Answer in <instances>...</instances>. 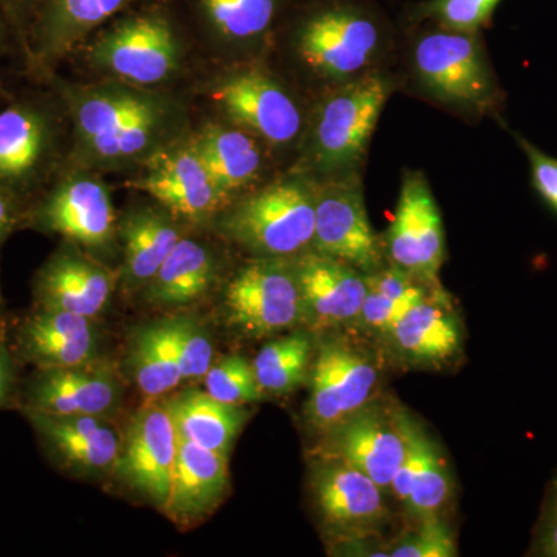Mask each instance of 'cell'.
Returning <instances> with one entry per match:
<instances>
[{"label": "cell", "instance_id": "19", "mask_svg": "<svg viewBox=\"0 0 557 557\" xmlns=\"http://www.w3.org/2000/svg\"><path fill=\"white\" fill-rule=\"evenodd\" d=\"M145 0H40L24 50L33 67L49 72L102 25Z\"/></svg>", "mask_w": 557, "mask_h": 557}, {"label": "cell", "instance_id": "43", "mask_svg": "<svg viewBox=\"0 0 557 557\" xmlns=\"http://www.w3.org/2000/svg\"><path fill=\"white\" fill-rule=\"evenodd\" d=\"M537 555L557 557V496L549 505L547 515L544 516L541 531H539Z\"/></svg>", "mask_w": 557, "mask_h": 557}, {"label": "cell", "instance_id": "37", "mask_svg": "<svg viewBox=\"0 0 557 557\" xmlns=\"http://www.w3.org/2000/svg\"><path fill=\"white\" fill-rule=\"evenodd\" d=\"M420 527L388 549L392 557H456V536L448 522L438 516L418 520Z\"/></svg>", "mask_w": 557, "mask_h": 557}, {"label": "cell", "instance_id": "41", "mask_svg": "<svg viewBox=\"0 0 557 557\" xmlns=\"http://www.w3.org/2000/svg\"><path fill=\"white\" fill-rule=\"evenodd\" d=\"M39 3L40 0H0V13L9 22L14 38L20 40L22 49Z\"/></svg>", "mask_w": 557, "mask_h": 557}, {"label": "cell", "instance_id": "10", "mask_svg": "<svg viewBox=\"0 0 557 557\" xmlns=\"http://www.w3.org/2000/svg\"><path fill=\"white\" fill-rule=\"evenodd\" d=\"M310 486L322 522L339 541L376 536L391 519L384 491L364 472L336 458L318 457Z\"/></svg>", "mask_w": 557, "mask_h": 557}, {"label": "cell", "instance_id": "27", "mask_svg": "<svg viewBox=\"0 0 557 557\" xmlns=\"http://www.w3.org/2000/svg\"><path fill=\"white\" fill-rule=\"evenodd\" d=\"M123 239V281L126 292L148 287L172 249L182 239L177 223L168 212L139 209L126 215L120 226Z\"/></svg>", "mask_w": 557, "mask_h": 557}, {"label": "cell", "instance_id": "15", "mask_svg": "<svg viewBox=\"0 0 557 557\" xmlns=\"http://www.w3.org/2000/svg\"><path fill=\"white\" fill-rule=\"evenodd\" d=\"M17 362L33 369H64L100 358V333L94 319L32 307L9 332Z\"/></svg>", "mask_w": 557, "mask_h": 557}, {"label": "cell", "instance_id": "5", "mask_svg": "<svg viewBox=\"0 0 557 557\" xmlns=\"http://www.w3.org/2000/svg\"><path fill=\"white\" fill-rule=\"evenodd\" d=\"M410 417L397 406L370 401L354 417L322 434L317 457L336 458L364 472L384 491L391 493L406 445Z\"/></svg>", "mask_w": 557, "mask_h": 557}, {"label": "cell", "instance_id": "8", "mask_svg": "<svg viewBox=\"0 0 557 557\" xmlns=\"http://www.w3.org/2000/svg\"><path fill=\"white\" fill-rule=\"evenodd\" d=\"M108 361L64 369H33L17 383L13 406L50 416L109 417L119 409L123 383Z\"/></svg>", "mask_w": 557, "mask_h": 557}, {"label": "cell", "instance_id": "45", "mask_svg": "<svg viewBox=\"0 0 557 557\" xmlns=\"http://www.w3.org/2000/svg\"><path fill=\"white\" fill-rule=\"evenodd\" d=\"M0 319H3V317H2V292H0Z\"/></svg>", "mask_w": 557, "mask_h": 557}, {"label": "cell", "instance_id": "14", "mask_svg": "<svg viewBox=\"0 0 557 557\" xmlns=\"http://www.w3.org/2000/svg\"><path fill=\"white\" fill-rule=\"evenodd\" d=\"M314 251L343 260L370 274L381 270V247L370 225L357 180L330 183L314 190Z\"/></svg>", "mask_w": 557, "mask_h": 557}, {"label": "cell", "instance_id": "38", "mask_svg": "<svg viewBox=\"0 0 557 557\" xmlns=\"http://www.w3.org/2000/svg\"><path fill=\"white\" fill-rule=\"evenodd\" d=\"M412 307V304L387 298L376 289L368 287L358 322H361L362 327L388 336L399 319L405 317Z\"/></svg>", "mask_w": 557, "mask_h": 557}, {"label": "cell", "instance_id": "30", "mask_svg": "<svg viewBox=\"0 0 557 557\" xmlns=\"http://www.w3.org/2000/svg\"><path fill=\"white\" fill-rule=\"evenodd\" d=\"M126 364L146 401L163 398L180 386L183 373L171 318L132 332Z\"/></svg>", "mask_w": 557, "mask_h": 557}, {"label": "cell", "instance_id": "20", "mask_svg": "<svg viewBox=\"0 0 557 557\" xmlns=\"http://www.w3.org/2000/svg\"><path fill=\"white\" fill-rule=\"evenodd\" d=\"M413 57L423 83L443 100L479 106L490 97V76L474 33H428L418 39Z\"/></svg>", "mask_w": 557, "mask_h": 557}, {"label": "cell", "instance_id": "34", "mask_svg": "<svg viewBox=\"0 0 557 557\" xmlns=\"http://www.w3.org/2000/svg\"><path fill=\"white\" fill-rule=\"evenodd\" d=\"M203 381L205 391L226 405H248L258 401L263 395L256 380L252 361L240 355H230L212 362Z\"/></svg>", "mask_w": 557, "mask_h": 557}, {"label": "cell", "instance_id": "23", "mask_svg": "<svg viewBox=\"0 0 557 557\" xmlns=\"http://www.w3.org/2000/svg\"><path fill=\"white\" fill-rule=\"evenodd\" d=\"M228 490V456L178 438L164 515L180 527L194 525L214 512Z\"/></svg>", "mask_w": 557, "mask_h": 557}, {"label": "cell", "instance_id": "16", "mask_svg": "<svg viewBox=\"0 0 557 557\" xmlns=\"http://www.w3.org/2000/svg\"><path fill=\"white\" fill-rule=\"evenodd\" d=\"M132 186L149 194L175 218L194 223L218 214L228 201L209 177L194 143L152 153Z\"/></svg>", "mask_w": 557, "mask_h": 557}, {"label": "cell", "instance_id": "44", "mask_svg": "<svg viewBox=\"0 0 557 557\" xmlns=\"http://www.w3.org/2000/svg\"><path fill=\"white\" fill-rule=\"evenodd\" d=\"M11 36H14V33L3 14L0 13V57L9 50Z\"/></svg>", "mask_w": 557, "mask_h": 557}, {"label": "cell", "instance_id": "7", "mask_svg": "<svg viewBox=\"0 0 557 557\" xmlns=\"http://www.w3.org/2000/svg\"><path fill=\"white\" fill-rule=\"evenodd\" d=\"M391 91L387 79L368 76L325 100L313 135V159L319 171H344L361 159Z\"/></svg>", "mask_w": 557, "mask_h": 557}, {"label": "cell", "instance_id": "4", "mask_svg": "<svg viewBox=\"0 0 557 557\" xmlns=\"http://www.w3.org/2000/svg\"><path fill=\"white\" fill-rule=\"evenodd\" d=\"M230 327L248 338H269L304 324V302L295 263L258 258L231 278L223 298Z\"/></svg>", "mask_w": 557, "mask_h": 557}, {"label": "cell", "instance_id": "42", "mask_svg": "<svg viewBox=\"0 0 557 557\" xmlns=\"http://www.w3.org/2000/svg\"><path fill=\"white\" fill-rule=\"evenodd\" d=\"M28 205L25 201L0 188V248L14 231L25 226Z\"/></svg>", "mask_w": 557, "mask_h": 557}, {"label": "cell", "instance_id": "25", "mask_svg": "<svg viewBox=\"0 0 557 557\" xmlns=\"http://www.w3.org/2000/svg\"><path fill=\"white\" fill-rule=\"evenodd\" d=\"M70 115L81 148L109 137L139 116L163 108L164 102L152 95L126 86H102L67 91Z\"/></svg>", "mask_w": 557, "mask_h": 557}, {"label": "cell", "instance_id": "26", "mask_svg": "<svg viewBox=\"0 0 557 557\" xmlns=\"http://www.w3.org/2000/svg\"><path fill=\"white\" fill-rule=\"evenodd\" d=\"M218 273L214 255L200 240L182 237L145 288L146 302L160 310H182L203 298Z\"/></svg>", "mask_w": 557, "mask_h": 557}, {"label": "cell", "instance_id": "2", "mask_svg": "<svg viewBox=\"0 0 557 557\" xmlns=\"http://www.w3.org/2000/svg\"><path fill=\"white\" fill-rule=\"evenodd\" d=\"M219 230L258 258L306 252L314 236V190L299 180L274 183L223 212Z\"/></svg>", "mask_w": 557, "mask_h": 557}, {"label": "cell", "instance_id": "24", "mask_svg": "<svg viewBox=\"0 0 557 557\" xmlns=\"http://www.w3.org/2000/svg\"><path fill=\"white\" fill-rule=\"evenodd\" d=\"M391 493L417 520L438 516L453 493L445 457L426 431L410 420L408 445Z\"/></svg>", "mask_w": 557, "mask_h": 557}, {"label": "cell", "instance_id": "28", "mask_svg": "<svg viewBox=\"0 0 557 557\" xmlns=\"http://www.w3.org/2000/svg\"><path fill=\"white\" fill-rule=\"evenodd\" d=\"M178 438L230 456L248 412L242 406L226 405L207 391L188 388L164 399Z\"/></svg>", "mask_w": 557, "mask_h": 557}, {"label": "cell", "instance_id": "33", "mask_svg": "<svg viewBox=\"0 0 557 557\" xmlns=\"http://www.w3.org/2000/svg\"><path fill=\"white\" fill-rule=\"evenodd\" d=\"M215 35L236 42L258 39L273 27L284 0H190Z\"/></svg>", "mask_w": 557, "mask_h": 557}, {"label": "cell", "instance_id": "32", "mask_svg": "<svg viewBox=\"0 0 557 557\" xmlns=\"http://www.w3.org/2000/svg\"><path fill=\"white\" fill-rule=\"evenodd\" d=\"M313 357V339L304 330L265 344L252 359L260 391L273 395L296 391L309 376Z\"/></svg>", "mask_w": 557, "mask_h": 557}, {"label": "cell", "instance_id": "21", "mask_svg": "<svg viewBox=\"0 0 557 557\" xmlns=\"http://www.w3.org/2000/svg\"><path fill=\"white\" fill-rule=\"evenodd\" d=\"M293 263L307 327L322 330L358 322L368 293L364 273L314 249L302 252Z\"/></svg>", "mask_w": 557, "mask_h": 557}, {"label": "cell", "instance_id": "6", "mask_svg": "<svg viewBox=\"0 0 557 557\" xmlns=\"http://www.w3.org/2000/svg\"><path fill=\"white\" fill-rule=\"evenodd\" d=\"M310 379L307 417L325 434L372 401L380 373L368 351L347 339L330 338L314 350Z\"/></svg>", "mask_w": 557, "mask_h": 557}, {"label": "cell", "instance_id": "18", "mask_svg": "<svg viewBox=\"0 0 557 557\" xmlns=\"http://www.w3.org/2000/svg\"><path fill=\"white\" fill-rule=\"evenodd\" d=\"M387 251L398 269L437 281L445 260V233L437 201L421 174L406 175L387 234Z\"/></svg>", "mask_w": 557, "mask_h": 557}, {"label": "cell", "instance_id": "36", "mask_svg": "<svg viewBox=\"0 0 557 557\" xmlns=\"http://www.w3.org/2000/svg\"><path fill=\"white\" fill-rule=\"evenodd\" d=\"M498 3L500 0H424L413 14L448 30L475 33L490 22Z\"/></svg>", "mask_w": 557, "mask_h": 557}, {"label": "cell", "instance_id": "35", "mask_svg": "<svg viewBox=\"0 0 557 557\" xmlns=\"http://www.w3.org/2000/svg\"><path fill=\"white\" fill-rule=\"evenodd\" d=\"M183 381L203 380L214 362V341L209 330L194 314L172 317Z\"/></svg>", "mask_w": 557, "mask_h": 557}, {"label": "cell", "instance_id": "17", "mask_svg": "<svg viewBox=\"0 0 557 557\" xmlns=\"http://www.w3.org/2000/svg\"><path fill=\"white\" fill-rule=\"evenodd\" d=\"M115 287L108 267L64 240L33 278V306L95 319L108 309Z\"/></svg>", "mask_w": 557, "mask_h": 557}, {"label": "cell", "instance_id": "13", "mask_svg": "<svg viewBox=\"0 0 557 557\" xmlns=\"http://www.w3.org/2000/svg\"><path fill=\"white\" fill-rule=\"evenodd\" d=\"M53 116L35 101L11 102L0 110V188L30 207L54 157Z\"/></svg>", "mask_w": 557, "mask_h": 557}, {"label": "cell", "instance_id": "1", "mask_svg": "<svg viewBox=\"0 0 557 557\" xmlns=\"http://www.w3.org/2000/svg\"><path fill=\"white\" fill-rule=\"evenodd\" d=\"M166 0H145L110 21L89 46L95 69L134 86H156L180 65V38Z\"/></svg>", "mask_w": 557, "mask_h": 557}, {"label": "cell", "instance_id": "12", "mask_svg": "<svg viewBox=\"0 0 557 557\" xmlns=\"http://www.w3.org/2000/svg\"><path fill=\"white\" fill-rule=\"evenodd\" d=\"M51 463L76 478L113 474L123 434L108 417L50 416L22 410Z\"/></svg>", "mask_w": 557, "mask_h": 557}, {"label": "cell", "instance_id": "22", "mask_svg": "<svg viewBox=\"0 0 557 557\" xmlns=\"http://www.w3.org/2000/svg\"><path fill=\"white\" fill-rule=\"evenodd\" d=\"M231 119L273 145L298 137L302 116L287 91L269 76L244 72L220 84L212 95Z\"/></svg>", "mask_w": 557, "mask_h": 557}, {"label": "cell", "instance_id": "9", "mask_svg": "<svg viewBox=\"0 0 557 557\" xmlns=\"http://www.w3.org/2000/svg\"><path fill=\"white\" fill-rule=\"evenodd\" d=\"M178 435L163 398L149 399L123 432L116 475L129 490L164 511L170 497Z\"/></svg>", "mask_w": 557, "mask_h": 557}, {"label": "cell", "instance_id": "31", "mask_svg": "<svg viewBox=\"0 0 557 557\" xmlns=\"http://www.w3.org/2000/svg\"><path fill=\"white\" fill-rule=\"evenodd\" d=\"M193 143L209 177L228 199L255 182L262 168V153L245 132L209 126Z\"/></svg>", "mask_w": 557, "mask_h": 557}, {"label": "cell", "instance_id": "3", "mask_svg": "<svg viewBox=\"0 0 557 557\" xmlns=\"http://www.w3.org/2000/svg\"><path fill=\"white\" fill-rule=\"evenodd\" d=\"M380 44L379 17L358 0H325L307 11L296 28L302 60L330 78L362 72Z\"/></svg>", "mask_w": 557, "mask_h": 557}, {"label": "cell", "instance_id": "29", "mask_svg": "<svg viewBox=\"0 0 557 557\" xmlns=\"http://www.w3.org/2000/svg\"><path fill=\"white\" fill-rule=\"evenodd\" d=\"M398 354L416 364H442L456 357L461 346L456 314L432 298L416 304L388 333Z\"/></svg>", "mask_w": 557, "mask_h": 557}, {"label": "cell", "instance_id": "40", "mask_svg": "<svg viewBox=\"0 0 557 557\" xmlns=\"http://www.w3.org/2000/svg\"><path fill=\"white\" fill-rule=\"evenodd\" d=\"M17 366L20 362L11 350L9 325L0 319V409L13 405L17 383H20Z\"/></svg>", "mask_w": 557, "mask_h": 557}, {"label": "cell", "instance_id": "11", "mask_svg": "<svg viewBox=\"0 0 557 557\" xmlns=\"http://www.w3.org/2000/svg\"><path fill=\"white\" fill-rule=\"evenodd\" d=\"M25 226L57 234L81 248L104 249L115 242V209L100 180L69 175L32 201Z\"/></svg>", "mask_w": 557, "mask_h": 557}, {"label": "cell", "instance_id": "39", "mask_svg": "<svg viewBox=\"0 0 557 557\" xmlns=\"http://www.w3.org/2000/svg\"><path fill=\"white\" fill-rule=\"evenodd\" d=\"M520 145L525 149L528 159H530L534 186L541 196L557 209V160L545 156L525 139L520 138Z\"/></svg>", "mask_w": 557, "mask_h": 557}]
</instances>
